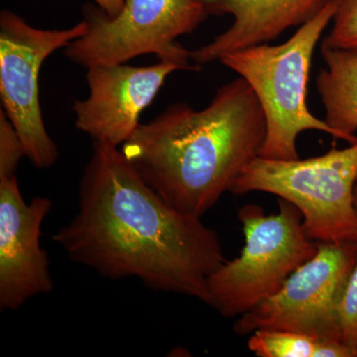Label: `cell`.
Segmentation results:
<instances>
[{"mask_svg": "<svg viewBox=\"0 0 357 357\" xmlns=\"http://www.w3.org/2000/svg\"><path fill=\"white\" fill-rule=\"evenodd\" d=\"M248 347L259 357H357L356 349L340 340L290 331H255Z\"/></svg>", "mask_w": 357, "mask_h": 357, "instance_id": "13", "label": "cell"}, {"mask_svg": "<svg viewBox=\"0 0 357 357\" xmlns=\"http://www.w3.org/2000/svg\"><path fill=\"white\" fill-rule=\"evenodd\" d=\"M333 28L321 45L357 52V0H337Z\"/></svg>", "mask_w": 357, "mask_h": 357, "instance_id": "14", "label": "cell"}, {"mask_svg": "<svg viewBox=\"0 0 357 357\" xmlns=\"http://www.w3.org/2000/svg\"><path fill=\"white\" fill-rule=\"evenodd\" d=\"M93 1L110 17L121 13L124 6V0H93Z\"/></svg>", "mask_w": 357, "mask_h": 357, "instance_id": "17", "label": "cell"}, {"mask_svg": "<svg viewBox=\"0 0 357 357\" xmlns=\"http://www.w3.org/2000/svg\"><path fill=\"white\" fill-rule=\"evenodd\" d=\"M331 0H206L210 15L234 16L227 31L210 43L190 51L191 60L202 66L256 45L268 44L289 28L312 20Z\"/></svg>", "mask_w": 357, "mask_h": 357, "instance_id": "11", "label": "cell"}, {"mask_svg": "<svg viewBox=\"0 0 357 357\" xmlns=\"http://www.w3.org/2000/svg\"><path fill=\"white\" fill-rule=\"evenodd\" d=\"M26 156L20 136L6 112H0V178L15 175L18 164Z\"/></svg>", "mask_w": 357, "mask_h": 357, "instance_id": "15", "label": "cell"}, {"mask_svg": "<svg viewBox=\"0 0 357 357\" xmlns=\"http://www.w3.org/2000/svg\"><path fill=\"white\" fill-rule=\"evenodd\" d=\"M326 68L319 70L317 89L326 109L325 122L337 139L357 142V52L321 45Z\"/></svg>", "mask_w": 357, "mask_h": 357, "instance_id": "12", "label": "cell"}, {"mask_svg": "<svg viewBox=\"0 0 357 357\" xmlns=\"http://www.w3.org/2000/svg\"><path fill=\"white\" fill-rule=\"evenodd\" d=\"M178 65L160 61L151 66L96 65L89 68V96L73 105L76 128L93 142L119 147L140 126V115L153 102Z\"/></svg>", "mask_w": 357, "mask_h": 357, "instance_id": "9", "label": "cell"}, {"mask_svg": "<svg viewBox=\"0 0 357 357\" xmlns=\"http://www.w3.org/2000/svg\"><path fill=\"white\" fill-rule=\"evenodd\" d=\"M265 136L261 105L239 77L220 86L206 109L167 107L140 124L121 151L167 204L202 218L259 155Z\"/></svg>", "mask_w": 357, "mask_h": 357, "instance_id": "2", "label": "cell"}, {"mask_svg": "<svg viewBox=\"0 0 357 357\" xmlns=\"http://www.w3.org/2000/svg\"><path fill=\"white\" fill-rule=\"evenodd\" d=\"M337 7V0H331L285 43L256 45L220 59L222 65L250 84L261 105L266 136L258 156L299 159L296 141L303 131H321L337 139V133L312 115L307 105L312 55Z\"/></svg>", "mask_w": 357, "mask_h": 357, "instance_id": "3", "label": "cell"}, {"mask_svg": "<svg viewBox=\"0 0 357 357\" xmlns=\"http://www.w3.org/2000/svg\"><path fill=\"white\" fill-rule=\"evenodd\" d=\"M52 202L26 203L16 175L0 178V307L15 311L34 296L54 289L41 227Z\"/></svg>", "mask_w": 357, "mask_h": 357, "instance_id": "10", "label": "cell"}, {"mask_svg": "<svg viewBox=\"0 0 357 357\" xmlns=\"http://www.w3.org/2000/svg\"><path fill=\"white\" fill-rule=\"evenodd\" d=\"M357 178V142L333 148L321 156L249 162L230 192L274 195L302 213L307 236L319 243L357 241L354 190Z\"/></svg>", "mask_w": 357, "mask_h": 357, "instance_id": "4", "label": "cell"}, {"mask_svg": "<svg viewBox=\"0 0 357 357\" xmlns=\"http://www.w3.org/2000/svg\"><path fill=\"white\" fill-rule=\"evenodd\" d=\"M276 215L246 204L238 211L245 245L211 274V307L225 318L241 317L278 292L294 271L314 257L319 243L307 236L301 211L279 199Z\"/></svg>", "mask_w": 357, "mask_h": 357, "instance_id": "5", "label": "cell"}, {"mask_svg": "<svg viewBox=\"0 0 357 357\" xmlns=\"http://www.w3.org/2000/svg\"><path fill=\"white\" fill-rule=\"evenodd\" d=\"M88 31L65 48L75 64H123L144 54L174 63L181 70H201L192 66L190 51L178 43L210 16L206 0H124L121 13L110 17L100 7L83 8Z\"/></svg>", "mask_w": 357, "mask_h": 357, "instance_id": "6", "label": "cell"}, {"mask_svg": "<svg viewBox=\"0 0 357 357\" xmlns=\"http://www.w3.org/2000/svg\"><path fill=\"white\" fill-rule=\"evenodd\" d=\"M53 241L103 277H132L210 307L208 278L225 261L217 231L167 204L119 147L100 142L82 177L79 210Z\"/></svg>", "mask_w": 357, "mask_h": 357, "instance_id": "1", "label": "cell"}, {"mask_svg": "<svg viewBox=\"0 0 357 357\" xmlns=\"http://www.w3.org/2000/svg\"><path fill=\"white\" fill-rule=\"evenodd\" d=\"M356 264L357 241L319 243L278 292L238 317L234 332L290 331L342 342L338 312Z\"/></svg>", "mask_w": 357, "mask_h": 357, "instance_id": "8", "label": "cell"}, {"mask_svg": "<svg viewBox=\"0 0 357 357\" xmlns=\"http://www.w3.org/2000/svg\"><path fill=\"white\" fill-rule=\"evenodd\" d=\"M354 208H356V211L357 213V178L356 185H354Z\"/></svg>", "mask_w": 357, "mask_h": 357, "instance_id": "18", "label": "cell"}, {"mask_svg": "<svg viewBox=\"0 0 357 357\" xmlns=\"http://www.w3.org/2000/svg\"><path fill=\"white\" fill-rule=\"evenodd\" d=\"M88 31L83 20L68 29L44 30L28 24L13 11L0 13V96L20 136L26 157L38 169L50 168L59 157L57 145L45 128L39 96L44 61Z\"/></svg>", "mask_w": 357, "mask_h": 357, "instance_id": "7", "label": "cell"}, {"mask_svg": "<svg viewBox=\"0 0 357 357\" xmlns=\"http://www.w3.org/2000/svg\"><path fill=\"white\" fill-rule=\"evenodd\" d=\"M338 321L340 340L357 351V264L340 302Z\"/></svg>", "mask_w": 357, "mask_h": 357, "instance_id": "16", "label": "cell"}]
</instances>
